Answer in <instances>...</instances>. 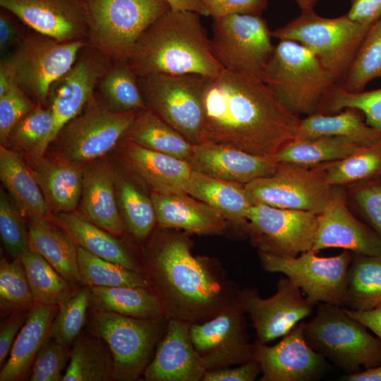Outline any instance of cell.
Segmentation results:
<instances>
[{"label":"cell","mask_w":381,"mask_h":381,"mask_svg":"<svg viewBox=\"0 0 381 381\" xmlns=\"http://www.w3.org/2000/svg\"><path fill=\"white\" fill-rule=\"evenodd\" d=\"M0 234L6 250L13 259L30 250L28 231L19 213L2 190L0 192Z\"/></svg>","instance_id":"49"},{"label":"cell","mask_w":381,"mask_h":381,"mask_svg":"<svg viewBox=\"0 0 381 381\" xmlns=\"http://www.w3.org/2000/svg\"><path fill=\"white\" fill-rule=\"evenodd\" d=\"M346 15L352 20L370 27L381 18V0H351Z\"/></svg>","instance_id":"57"},{"label":"cell","mask_w":381,"mask_h":381,"mask_svg":"<svg viewBox=\"0 0 381 381\" xmlns=\"http://www.w3.org/2000/svg\"><path fill=\"white\" fill-rule=\"evenodd\" d=\"M125 137L147 149L188 160L193 145L152 111H140Z\"/></svg>","instance_id":"37"},{"label":"cell","mask_w":381,"mask_h":381,"mask_svg":"<svg viewBox=\"0 0 381 381\" xmlns=\"http://www.w3.org/2000/svg\"><path fill=\"white\" fill-rule=\"evenodd\" d=\"M59 307L35 304L12 346L9 358L0 372V381H17L25 377L36 355L49 337Z\"/></svg>","instance_id":"28"},{"label":"cell","mask_w":381,"mask_h":381,"mask_svg":"<svg viewBox=\"0 0 381 381\" xmlns=\"http://www.w3.org/2000/svg\"><path fill=\"white\" fill-rule=\"evenodd\" d=\"M345 310L350 316L363 323L381 341V306L368 310Z\"/></svg>","instance_id":"58"},{"label":"cell","mask_w":381,"mask_h":381,"mask_svg":"<svg viewBox=\"0 0 381 381\" xmlns=\"http://www.w3.org/2000/svg\"><path fill=\"white\" fill-rule=\"evenodd\" d=\"M54 120L50 107H37L25 115L13 128L10 138L16 145L41 159L47 148Z\"/></svg>","instance_id":"45"},{"label":"cell","mask_w":381,"mask_h":381,"mask_svg":"<svg viewBox=\"0 0 381 381\" xmlns=\"http://www.w3.org/2000/svg\"><path fill=\"white\" fill-rule=\"evenodd\" d=\"M340 380L344 381H381V364L354 373L346 374Z\"/></svg>","instance_id":"59"},{"label":"cell","mask_w":381,"mask_h":381,"mask_svg":"<svg viewBox=\"0 0 381 381\" xmlns=\"http://www.w3.org/2000/svg\"><path fill=\"white\" fill-rule=\"evenodd\" d=\"M200 143L274 157L294 140L300 116L284 107L262 80L224 68L209 78L203 97Z\"/></svg>","instance_id":"1"},{"label":"cell","mask_w":381,"mask_h":381,"mask_svg":"<svg viewBox=\"0 0 381 381\" xmlns=\"http://www.w3.org/2000/svg\"><path fill=\"white\" fill-rule=\"evenodd\" d=\"M187 161L193 170L241 184L272 174L278 165L274 157L258 155L212 143L193 145Z\"/></svg>","instance_id":"22"},{"label":"cell","mask_w":381,"mask_h":381,"mask_svg":"<svg viewBox=\"0 0 381 381\" xmlns=\"http://www.w3.org/2000/svg\"><path fill=\"white\" fill-rule=\"evenodd\" d=\"M186 193L212 207L228 222L246 227L245 214L252 204L244 184L193 169Z\"/></svg>","instance_id":"32"},{"label":"cell","mask_w":381,"mask_h":381,"mask_svg":"<svg viewBox=\"0 0 381 381\" xmlns=\"http://www.w3.org/2000/svg\"><path fill=\"white\" fill-rule=\"evenodd\" d=\"M116 184L117 202L124 228L138 241H143L157 222L151 198L133 183L120 179Z\"/></svg>","instance_id":"43"},{"label":"cell","mask_w":381,"mask_h":381,"mask_svg":"<svg viewBox=\"0 0 381 381\" xmlns=\"http://www.w3.org/2000/svg\"><path fill=\"white\" fill-rule=\"evenodd\" d=\"M144 273L167 320L204 322L238 301L241 291L218 262L194 255L182 234H165L152 243Z\"/></svg>","instance_id":"2"},{"label":"cell","mask_w":381,"mask_h":381,"mask_svg":"<svg viewBox=\"0 0 381 381\" xmlns=\"http://www.w3.org/2000/svg\"><path fill=\"white\" fill-rule=\"evenodd\" d=\"M200 14L169 9L138 40L128 63L138 77L196 74L214 78L224 68L211 49Z\"/></svg>","instance_id":"3"},{"label":"cell","mask_w":381,"mask_h":381,"mask_svg":"<svg viewBox=\"0 0 381 381\" xmlns=\"http://www.w3.org/2000/svg\"><path fill=\"white\" fill-rule=\"evenodd\" d=\"M165 319H140L95 310L91 313L87 331L109 348L113 380L134 381L143 375L154 356Z\"/></svg>","instance_id":"8"},{"label":"cell","mask_w":381,"mask_h":381,"mask_svg":"<svg viewBox=\"0 0 381 381\" xmlns=\"http://www.w3.org/2000/svg\"><path fill=\"white\" fill-rule=\"evenodd\" d=\"M0 178L27 218L52 219L49 209L36 177L20 155L0 146Z\"/></svg>","instance_id":"31"},{"label":"cell","mask_w":381,"mask_h":381,"mask_svg":"<svg viewBox=\"0 0 381 381\" xmlns=\"http://www.w3.org/2000/svg\"><path fill=\"white\" fill-rule=\"evenodd\" d=\"M238 302L253 323L256 339L265 344L284 337L310 315L315 306L286 277L278 281L271 297L263 298L255 289H245L240 291Z\"/></svg>","instance_id":"17"},{"label":"cell","mask_w":381,"mask_h":381,"mask_svg":"<svg viewBox=\"0 0 381 381\" xmlns=\"http://www.w3.org/2000/svg\"><path fill=\"white\" fill-rule=\"evenodd\" d=\"M375 78H381V18L369 28L340 85L348 92H361Z\"/></svg>","instance_id":"44"},{"label":"cell","mask_w":381,"mask_h":381,"mask_svg":"<svg viewBox=\"0 0 381 381\" xmlns=\"http://www.w3.org/2000/svg\"><path fill=\"white\" fill-rule=\"evenodd\" d=\"M208 79L196 74H154L138 77V84L147 109L194 145L200 143Z\"/></svg>","instance_id":"10"},{"label":"cell","mask_w":381,"mask_h":381,"mask_svg":"<svg viewBox=\"0 0 381 381\" xmlns=\"http://www.w3.org/2000/svg\"><path fill=\"white\" fill-rule=\"evenodd\" d=\"M35 304L24 268L19 258L0 261L1 313L11 314L29 310Z\"/></svg>","instance_id":"47"},{"label":"cell","mask_w":381,"mask_h":381,"mask_svg":"<svg viewBox=\"0 0 381 381\" xmlns=\"http://www.w3.org/2000/svg\"><path fill=\"white\" fill-rule=\"evenodd\" d=\"M320 166L326 183L332 187L381 181V139L342 159Z\"/></svg>","instance_id":"41"},{"label":"cell","mask_w":381,"mask_h":381,"mask_svg":"<svg viewBox=\"0 0 381 381\" xmlns=\"http://www.w3.org/2000/svg\"><path fill=\"white\" fill-rule=\"evenodd\" d=\"M318 214L264 204L252 205L246 211V229L259 250L284 257H296L312 250Z\"/></svg>","instance_id":"15"},{"label":"cell","mask_w":381,"mask_h":381,"mask_svg":"<svg viewBox=\"0 0 381 381\" xmlns=\"http://www.w3.org/2000/svg\"><path fill=\"white\" fill-rule=\"evenodd\" d=\"M370 27L352 20L346 14L325 18L311 9L301 11L298 16L272 30L271 35L304 46L341 85Z\"/></svg>","instance_id":"7"},{"label":"cell","mask_w":381,"mask_h":381,"mask_svg":"<svg viewBox=\"0 0 381 381\" xmlns=\"http://www.w3.org/2000/svg\"><path fill=\"white\" fill-rule=\"evenodd\" d=\"M28 219L30 250L42 256L75 288L80 284L76 243L60 225H54L52 219Z\"/></svg>","instance_id":"27"},{"label":"cell","mask_w":381,"mask_h":381,"mask_svg":"<svg viewBox=\"0 0 381 381\" xmlns=\"http://www.w3.org/2000/svg\"><path fill=\"white\" fill-rule=\"evenodd\" d=\"M90 299L91 287L85 286L62 303L52 323L49 337L64 346L72 345L87 322Z\"/></svg>","instance_id":"46"},{"label":"cell","mask_w":381,"mask_h":381,"mask_svg":"<svg viewBox=\"0 0 381 381\" xmlns=\"http://www.w3.org/2000/svg\"><path fill=\"white\" fill-rule=\"evenodd\" d=\"M97 87L104 103L114 111L140 112L147 109L138 77L128 61L111 62Z\"/></svg>","instance_id":"39"},{"label":"cell","mask_w":381,"mask_h":381,"mask_svg":"<svg viewBox=\"0 0 381 381\" xmlns=\"http://www.w3.org/2000/svg\"><path fill=\"white\" fill-rule=\"evenodd\" d=\"M80 284L88 286L150 288L146 275L99 258L78 246Z\"/></svg>","instance_id":"42"},{"label":"cell","mask_w":381,"mask_h":381,"mask_svg":"<svg viewBox=\"0 0 381 381\" xmlns=\"http://www.w3.org/2000/svg\"><path fill=\"white\" fill-rule=\"evenodd\" d=\"M114 358L107 344L92 334H80L72 344L62 381L113 380Z\"/></svg>","instance_id":"36"},{"label":"cell","mask_w":381,"mask_h":381,"mask_svg":"<svg viewBox=\"0 0 381 381\" xmlns=\"http://www.w3.org/2000/svg\"><path fill=\"white\" fill-rule=\"evenodd\" d=\"M346 108L361 111L368 126L381 131V87L351 92L338 85L329 99L325 114L337 113Z\"/></svg>","instance_id":"48"},{"label":"cell","mask_w":381,"mask_h":381,"mask_svg":"<svg viewBox=\"0 0 381 381\" xmlns=\"http://www.w3.org/2000/svg\"><path fill=\"white\" fill-rule=\"evenodd\" d=\"M211 49L224 68L262 80L273 53L271 30L260 15L235 13L213 19Z\"/></svg>","instance_id":"12"},{"label":"cell","mask_w":381,"mask_h":381,"mask_svg":"<svg viewBox=\"0 0 381 381\" xmlns=\"http://www.w3.org/2000/svg\"><path fill=\"white\" fill-rule=\"evenodd\" d=\"M317 305L315 315L303 324L305 338L314 351L346 374L381 364L378 337L344 308L325 303Z\"/></svg>","instance_id":"5"},{"label":"cell","mask_w":381,"mask_h":381,"mask_svg":"<svg viewBox=\"0 0 381 381\" xmlns=\"http://www.w3.org/2000/svg\"><path fill=\"white\" fill-rule=\"evenodd\" d=\"M89 44L109 61H128L143 32L171 8L165 0H84Z\"/></svg>","instance_id":"6"},{"label":"cell","mask_w":381,"mask_h":381,"mask_svg":"<svg viewBox=\"0 0 381 381\" xmlns=\"http://www.w3.org/2000/svg\"><path fill=\"white\" fill-rule=\"evenodd\" d=\"M87 44L85 40L61 42L36 32L26 35L1 61L18 86L43 105L52 85L72 67Z\"/></svg>","instance_id":"9"},{"label":"cell","mask_w":381,"mask_h":381,"mask_svg":"<svg viewBox=\"0 0 381 381\" xmlns=\"http://www.w3.org/2000/svg\"><path fill=\"white\" fill-rule=\"evenodd\" d=\"M245 315L238 299L212 318L190 324V339L206 371L253 359Z\"/></svg>","instance_id":"16"},{"label":"cell","mask_w":381,"mask_h":381,"mask_svg":"<svg viewBox=\"0 0 381 381\" xmlns=\"http://www.w3.org/2000/svg\"><path fill=\"white\" fill-rule=\"evenodd\" d=\"M330 136L347 137L371 144L381 139V131L368 126L361 111L346 108L334 114L318 112L301 119L294 140Z\"/></svg>","instance_id":"33"},{"label":"cell","mask_w":381,"mask_h":381,"mask_svg":"<svg viewBox=\"0 0 381 381\" xmlns=\"http://www.w3.org/2000/svg\"><path fill=\"white\" fill-rule=\"evenodd\" d=\"M37 160L33 173L49 209L57 214L73 212L82 193L83 171L80 165L66 157Z\"/></svg>","instance_id":"30"},{"label":"cell","mask_w":381,"mask_h":381,"mask_svg":"<svg viewBox=\"0 0 381 381\" xmlns=\"http://www.w3.org/2000/svg\"><path fill=\"white\" fill-rule=\"evenodd\" d=\"M116 181L111 168L97 163L83 172L80 214L115 236L125 229L116 198Z\"/></svg>","instance_id":"26"},{"label":"cell","mask_w":381,"mask_h":381,"mask_svg":"<svg viewBox=\"0 0 381 381\" xmlns=\"http://www.w3.org/2000/svg\"><path fill=\"white\" fill-rule=\"evenodd\" d=\"M213 19L235 13L261 15L268 0H200Z\"/></svg>","instance_id":"53"},{"label":"cell","mask_w":381,"mask_h":381,"mask_svg":"<svg viewBox=\"0 0 381 381\" xmlns=\"http://www.w3.org/2000/svg\"><path fill=\"white\" fill-rule=\"evenodd\" d=\"M11 75L4 64L0 62V97L6 94L15 84Z\"/></svg>","instance_id":"61"},{"label":"cell","mask_w":381,"mask_h":381,"mask_svg":"<svg viewBox=\"0 0 381 381\" xmlns=\"http://www.w3.org/2000/svg\"><path fill=\"white\" fill-rule=\"evenodd\" d=\"M16 17L1 8L0 11V52L1 58L16 48L25 38Z\"/></svg>","instance_id":"55"},{"label":"cell","mask_w":381,"mask_h":381,"mask_svg":"<svg viewBox=\"0 0 381 381\" xmlns=\"http://www.w3.org/2000/svg\"><path fill=\"white\" fill-rule=\"evenodd\" d=\"M381 306V255L352 253L347 275L346 306L368 310Z\"/></svg>","instance_id":"38"},{"label":"cell","mask_w":381,"mask_h":381,"mask_svg":"<svg viewBox=\"0 0 381 381\" xmlns=\"http://www.w3.org/2000/svg\"><path fill=\"white\" fill-rule=\"evenodd\" d=\"M120 150L124 165L153 191L166 195L187 194L193 171L187 160L147 149L128 139Z\"/></svg>","instance_id":"24"},{"label":"cell","mask_w":381,"mask_h":381,"mask_svg":"<svg viewBox=\"0 0 381 381\" xmlns=\"http://www.w3.org/2000/svg\"><path fill=\"white\" fill-rule=\"evenodd\" d=\"M261 373L259 363L253 359L236 368L206 371L202 381H253Z\"/></svg>","instance_id":"54"},{"label":"cell","mask_w":381,"mask_h":381,"mask_svg":"<svg viewBox=\"0 0 381 381\" xmlns=\"http://www.w3.org/2000/svg\"><path fill=\"white\" fill-rule=\"evenodd\" d=\"M353 199L367 224L381 238V181L359 185Z\"/></svg>","instance_id":"52"},{"label":"cell","mask_w":381,"mask_h":381,"mask_svg":"<svg viewBox=\"0 0 381 381\" xmlns=\"http://www.w3.org/2000/svg\"><path fill=\"white\" fill-rule=\"evenodd\" d=\"M35 304L59 307L73 293V287L42 256L29 250L18 258Z\"/></svg>","instance_id":"40"},{"label":"cell","mask_w":381,"mask_h":381,"mask_svg":"<svg viewBox=\"0 0 381 381\" xmlns=\"http://www.w3.org/2000/svg\"><path fill=\"white\" fill-rule=\"evenodd\" d=\"M150 288L92 286L90 306L95 310L140 319L164 317L161 303Z\"/></svg>","instance_id":"34"},{"label":"cell","mask_w":381,"mask_h":381,"mask_svg":"<svg viewBox=\"0 0 381 381\" xmlns=\"http://www.w3.org/2000/svg\"><path fill=\"white\" fill-rule=\"evenodd\" d=\"M301 11L313 9L318 0H294Z\"/></svg>","instance_id":"62"},{"label":"cell","mask_w":381,"mask_h":381,"mask_svg":"<svg viewBox=\"0 0 381 381\" xmlns=\"http://www.w3.org/2000/svg\"><path fill=\"white\" fill-rule=\"evenodd\" d=\"M56 220L78 246L99 258L145 274L143 267L121 241L80 214L60 212Z\"/></svg>","instance_id":"29"},{"label":"cell","mask_w":381,"mask_h":381,"mask_svg":"<svg viewBox=\"0 0 381 381\" xmlns=\"http://www.w3.org/2000/svg\"><path fill=\"white\" fill-rule=\"evenodd\" d=\"M303 324L300 322L274 346L255 340L253 359L261 368L260 381H313L325 374L327 360L307 342Z\"/></svg>","instance_id":"19"},{"label":"cell","mask_w":381,"mask_h":381,"mask_svg":"<svg viewBox=\"0 0 381 381\" xmlns=\"http://www.w3.org/2000/svg\"><path fill=\"white\" fill-rule=\"evenodd\" d=\"M111 63L87 43L80 51L72 67L54 83L48 97L54 120L49 144L93 98L94 90Z\"/></svg>","instance_id":"18"},{"label":"cell","mask_w":381,"mask_h":381,"mask_svg":"<svg viewBox=\"0 0 381 381\" xmlns=\"http://www.w3.org/2000/svg\"><path fill=\"white\" fill-rule=\"evenodd\" d=\"M280 103L300 116L324 113L339 83L304 46L279 40L262 76Z\"/></svg>","instance_id":"4"},{"label":"cell","mask_w":381,"mask_h":381,"mask_svg":"<svg viewBox=\"0 0 381 381\" xmlns=\"http://www.w3.org/2000/svg\"><path fill=\"white\" fill-rule=\"evenodd\" d=\"M140 112L114 111L93 97L59 133L65 157L80 164L104 155L125 137Z\"/></svg>","instance_id":"14"},{"label":"cell","mask_w":381,"mask_h":381,"mask_svg":"<svg viewBox=\"0 0 381 381\" xmlns=\"http://www.w3.org/2000/svg\"><path fill=\"white\" fill-rule=\"evenodd\" d=\"M190 324L167 320L164 334L143 373L146 381H200L206 370L190 337Z\"/></svg>","instance_id":"23"},{"label":"cell","mask_w":381,"mask_h":381,"mask_svg":"<svg viewBox=\"0 0 381 381\" xmlns=\"http://www.w3.org/2000/svg\"><path fill=\"white\" fill-rule=\"evenodd\" d=\"M262 267L281 273L298 286L315 306L325 303L343 307L347 300V275L352 253L322 257L313 250L284 257L259 250Z\"/></svg>","instance_id":"11"},{"label":"cell","mask_w":381,"mask_h":381,"mask_svg":"<svg viewBox=\"0 0 381 381\" xmlns=\"http://www.w3.org/2000/svg\"><path fill=\"white\" fill-rule=\"evenodd\" d=\"M0 6L37 33L61 42L87 38L84 0H0Z\"/></svg>","instance_id":"20"},{"label":"cell","mask_w":381,"mask_h":381,"mask_svg":"<svg viewBox=\"0 0 381 381\" xmlns=\"http://www.w3.org/2000/svg\"><path fill=\"white\" fill-rule=\"evenodd\" d=\"M368 145L353 138L340 136L293 140L274 158L278 162L315 167L342 159Z\"/></svg>","instance_id":"35"},{"label":"cell","mask_w":381,"mask_h":381,"mask_svg":"<svg viewBox=\"0 0 381 381\" xmlns=\"http://www.w3.org/2000/svg\"><path fill=\"white\" fill-rule=\"evenodd\" d=\"M312 250L338 248L356 254L381 255V238L347 208L341 193L332 189L324 210L318 214Z\"/></svg>","instance_id":"21"},{"label":"cell","mask_w":381,"mask_h":381,"mask_svg":"<svg viewBox=\"0 0 381 381\" xmlns=\"http://www.w3.org/2000/svg\"><path fill=\"white\" fill-rule=\"evenodd\" d=\"M252 205L321 213L332 186L325 179L320 165L305 167L278 162L275 171L244 184Z\"/></svg>","instance_id":"13"},{"label":"cell","mask_w":381,"mask_h":381,"mask_svg":"<svg viewBox=\"0 0 381 381\" xmlns=\"http://www.w3.org/2000/svg\"><path fill=\"white\" fill-rule=\"evenodd\" d=\"M171 9L189 11L198 13L201 16H210L208 11L200 0H165Z\"/></svg>","instance_id":"60"},{"label":"cell","mask_w":381,"mask_h":381,"mask_svg":"<svg viewBox=\"0 0 381 381\" xmlns=\"http://www.w3.org/2000/svg\"><path fill=\"white\" fill-rule=\"evenodd\" d=\"M29 310H22L11 313L1 322L0 327V365L5 362L10 354L13 342L25 323Z\"/></svg>","instance_id":"56"},{"label":"cell","mask_w":381,"mask_h":381,"mask_svg":"<svg viewBox=\"0 0 381 381\" xmlns=\"http://www.w3.org/2000/svg\"><path fill=\"white\" fill-rule=\"evenodd\" d=\"M68 346L49 337L32 364L30 381H62V371L70 357Z\"/></svg>","instance_id":"50"},{"label":"cell","mask_w":381,"mask_h":381,"mask_svg":"<svg viewBox=\"0 0 381 381\" xmlns=\"http://www.w3.org/2000/svg\"><path fill=\"white\" fill-rule=\"evenodd\" d=\"M150 198L161 229L217 235L228 226L229 222L215 210L188 194L166 195L152 191Z\"/></svg>","instance_id":"25"},{"label":"cell","mask_w":381,"mask_h":381,"mask_svg":"<svg viewBox=\"0 0 381 381\" xmlns=\"http://www.w3.org/2000/svg\"><path fill=\"white\" fill-rule=\"evenodd\" d=\"M37 104L21 90L16 83L4 95L0 97V140H8L15 125Z\"/></svg>","instance_id":"51"}]
</instances>
